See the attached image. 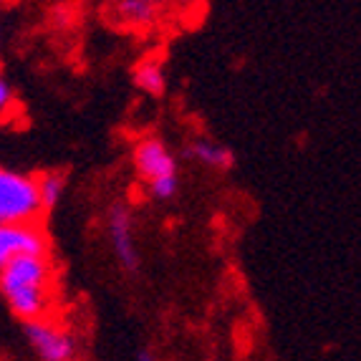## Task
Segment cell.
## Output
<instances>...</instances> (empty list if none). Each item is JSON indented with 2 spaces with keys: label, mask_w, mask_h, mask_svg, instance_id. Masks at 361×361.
<instances>
[{
  "label": "cell",
  "mask_w": 361,
  "mask_h": 361,
  "mask_svg": "<svg viewBox=\"0 0 361 361\" xmlns=\"http://www.w3.org/2000/svg\"><path fill=\"white\" fill-rule=\"evenodd\" d=\"M109 11L114 13V18L127 28H149L157 18H159V6L152 0H124V3H114L109 6Z\"/></svg>",
  "instance_id": "cell-8"
},
{
  "label": "cell",
  "mask_w": 361,
  "mask_h": 361,
  "mask_svg": "<svg viewBox=\"0 0 361 361\" xmlns=\"http://www.w3.org/2000/svg\"><path fill=\"white\" fill-rule=\"evenodd\" d=\"M132 162L137 169V177L147 185L149 195L154 200H172L180 190V177H177V159L172 154L164 139L154 137H142L134 145Z\"/></svg>",
  "instance_id": "cell-2"
},
{
  "label": "cell",
  "mask_w": 361,
  "mask_h": 361,
  "mask_svg": "<svg viewBox=\"0 0 361 361\" xmlns=\"http://www.w3.org/2000/svg\"><path fill=\"white\" fill-rule=\"evenodd\" d=\"M0 295L23 324L49 319L56 295L54 263L49 255L18 258L0 268Z\"/></svg>",
  "instance_id": "cell-1"
},
{
  "label": "cell",
  "mask_w": 361,
  "mask_h": 361,
  "mask_svg": "<svg viewBox=\"0 0 361 361\" xmlns=\"http://www.w3.org/2000/svg\"><path fill=\"white\" fill-rule=\"evenodd\" d=\"M109 240H111V250H114L116 260L124 271H137L139 268V250L134 243V225H132V212L127 205H114L109 210Z\"/></svg>",
  "instance_id": "cell-6"
},
{
  "label": "cell",
  "mask_w": 361,
  "mask_h": 361,
  "mask_svg": "<svg viewBox=\"0 0 361 361\" xmlns=\"http://www.w3.org/2000/svg\"><path fill=\"white\" fill-rule=\"evenodd\" d=\"M63 192H66V177L63 175L49 172V175L38 177V197H41L43 212L54 210L61 202V197H63Z\"/></svg>",
  "instance_id": "cell-10"
},
{
  "label": "cell",
  "mask_w": 361,
  "mask_h": 361,
  "mask_svg": "<svg viewBox=\"0 0 361 361\" xmlns=\"http://www.w3.org/2000/svg\"><path fill=\"white\" fill-rule=\"evenodd\" d=\"M23 336L41 361H76V336L51 316L23 324Z\"/></svg>",
  "instance_id": "cell-4"
},
{
  "label": "cell",
  "mask_w": 361,
  "mask_h": 361,
  "mask_svg": "<svg viewBox=\"0 0 361 361\" xmlns=\"http://www.w3.org/2000/svg\"><path fill=\"white\" fill-rule=\"evenodd\" d=\"M187 157L197 164H205L210 169H217V172H223V169H230L235 162L233 149L220 142H212L207 137H197L192 139L190 145H187Z\"/></svg>",
  "instance_id": "cell-7"
},
{
  "label": "cell",
  "mask_w": 361,
  "mask_h": 361,
  "mask_svg": "<svg viewBox=\"0 0 361 361\" xmlns=\"http://www.w3.org/2000/svg\"><path fill=\"white\" fill-rule=\"evenodd\" d=\"M49 255V235L38 225H0V268L18 258Z\"/></svg>",
  "instance_id": "cell-5"
},
{
  "label": "cell",
  "mask_w": 361,
  "mask_h": 361,
  "mask_svg": "<svg viewBox=\"0 0 361 361\" xmlns=\"http://www.w3.org/2000/svg\"><path fill=\"white\" fill-rule=\"evenodd\" d=\"M41 215L38 177L0 164V225H38Z\"/></svg>",
  "instance_id": "cell-3"
},
{
  "label": "cell",
  "mask_w": 361,
  "mask_h": 361,
  "mask_svg": "<svg viewBox=\"0 0 361 361\" xmlns=\"http://www.w3.org/2000/svg\"><path fill=\"white\" fill-rule=\"evenodd\" d=\"M134 86L152 99H159L167 91V73L159 59H147L134 68Z\"/></svg>",
  "instance_id": "cell-9"
},
{
  "label": "cell",
  "mask_w": 361,
  "mask_h": 361,
  "mask_svg": "<svg viewBox=\"0 0 361 361\" xmlns=\"http://www.w3.org/2000/svg\"><path fill=\"white\" fill-rule=\"evenodd\" d=\"M76 361H78V359H76Z\"/></svg>",
  "instance_id": "cell-13"
},
{
  "label": "cell",
  "mask_w": 361,
  "mask_h": 361,
  "mask_svg": "<svg viewBox=\"0 0 361 361\" xmlns=\"http://www.w3.org/2000/svg\"><path fill=\"white\" fill-rule=\"evenodd\" d=\"M139 361H152V359L147 354H142V356H139Z\"/></svg>",
  "instance_id": "cell-12"
},
{
  "label": "cell",
  "mask_w": 361,
  "mask_h": 361,
  "mask_svg": "<svg viewBox=\"0 0 361 361\" xmlns=\"http://www.w3.org/2000/svg\"><path fill=\"white\" fill-rule=\"evenodd\" d=\"M13 104H16V94H13L8 78L0 73V116H6L13 109Z\"/></svg>",
  "instance_id": "cell-11"
}]
</instances>
